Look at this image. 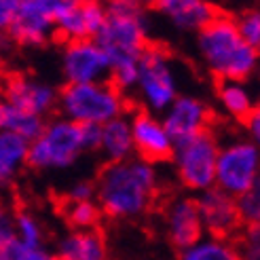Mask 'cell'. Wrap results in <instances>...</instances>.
<instances>
[{"instance_id":"f546056e","label":"cell","mask_w":260,"mask_h":260,"mask_svg":"<svg viewBox=\"0 0 260 260\" xmlns=\"http://www.w3.org/2000/svg\"><path fill=\"white\" fill-rule=\"evenodd\" d=\"M17 241L15 237V212L0 205V252Z\"/></svg>"},{"instance_id":"8fae6325","label":"cell","mask_w":260,"mask_h":260,"mask_svg":"<svg viewBox=\"0 0 260 260\" xmlns=\"http://www.w3.org/2000/svg\"><path fill=\"white\" fill-rule=\"evenodd\" d=\"M203 224V233L212 237H229L233 239L241 231V218L237 212V201L229 192L216 186L199 192L194 199Z\"/></svg>"},{"instance_id":"603a6c76","label":"cell","mask_w":260,"mask_h":260,"mask_svg":"<svg viewBox=\"0 0 260 260\" xmlns=\"http://www.w3.org/2000/svg\"><path fill=\"white\" fill-rule=\"evenodd\" d=\"M216 95L222 112L235 121H245V116L256 108L250 89L243 81H220Z\"/></svg>"},{"instance_id":"ba28073f","label":"cell","mask_w":260,"mask_h":260,"mask_svg":"<svg viewBox=\"0 0 260 260\" xmlns=\"http://www.w3.org/2000/svg\"><path fill=\"white\" fill-rule=\"evenodd\" d=\"M220 144L212 132H203L174 146V167L180 184L188 190L203 192L214 186L216 159Z\"/></svg>"},{"instance_id":"d6986e66","label":"cell","mask_w":260,"mask_h":260,"mask_svg":"<svg viewBox=\"0 0 260 260\" xmlns=\"http://www.w3.org/2000/svg\"><path fill=\"white\" fill-rule=\"evenodd\" d=\"M98 150L106 157L108 163L125 161L134 157V140H132V127L129 119L123 114L119 119H112L100 127V146Z\"/></svg>"},{"instance_id":"8992f818","label":"cell","mask_w":260,"mask_h":260,"mask_svg":"<svg viewBox=\"0 0 260 260\" xmlns=\"http://www.w3.org/2000/svg\"><path fill=\"white\" fill-rule=\"evenodd\" d=\"M134 91L138 93L146 112L159 114L172 106L178 93V72L172 55L163 47H146L138 61V81Z\"/></svg>"},{"instance_id":"7c38bea8","label":"cell","mask_w":260,"mask_h":260,"mask_svg":"<svg viewBox=\"0 0 260 260\" xmlns=\"http://www.w3.org/2000/svg\"><path fill=\"white\" fill-rule=\"evenodd\" d=\"M161 121L176 146L203 132H210L212 110L203 100L194 95H178L172 106L163 112Z\"/></svg>"},{"instance_id":"83f0119b","label":"cell","mask_w":260,"mask_h":260,"mask_svg":"<svg viewBox=\"0 0 260 260\" xmlns=\"http://www.w3.org/2000/svg\"><path fill=\"white\" fill-rule=\"evenodd\" d=\"M0 258L3 260H55V254L49 252L45 245H41V248H25V245L15 241L7 250L0 252Z\"/></svg>"},{"instance_id":"9c48e42d","label":"cell","mask_w":260,"mask_h":260,"mask_svg":"<svg viewBox=\"0 0 260 260\" xmlns=\"http://www.w3.org/2000/svg\"><path fill=\"white\" fill-rule=\"evenodd\" d=\"M72 0H25L17 9L7 34L21 47H41L57 32V19Z\"/></svg>"},{"instance_id":"277c9868","label":"cell","mask_w":260,"mask_h":260,"mask_svg":"<svg viewBox=\"0 0 260 260\" xmlns=\"http://www.w3.org/2000/svg\"><path fill=\"white\" fill-rule=\"evenodd\" d=\"M95 41L106 51L110 63L119 59H138L148 47V19L144 11L125 0H110V5H106V19Z\"/></svg>"},{"instance_id":"4fadbf2b","label":"cell","mask_w":260,"mask_h":260,"mask_svg":"<svg viewBox=\"0 0 260 260\" xmlns=\"http://www.w3.org/2000/svg\"><path fill=\"white\" fill-rule=\"evenodd\" d=\"M129 127H132L134 152H138L140 159H144L152 165L172 159L174 142L170 134H167L161 116L140 110L129 119Z\"/></svg>"},{"instance_id":"484cf974","label":"cell","mask_w":260,"mask_h":260,"mask_svg":"<svg viewBox=\"0 0 260 260\" xmlns=\"http://www.w3.org/2000/svg\"><path fill=\"white\" fill-rule=\"evenodd\" d=\"M235 201H237V212L241 218V224L256 226L260 220V190H258V186L245 190L243 194L235 197Z\"/></svg>"},{"instance_id":"3957f363","label":"cell","mask_w":260,"mask_h":260,"mask_svg":"<svg viewBox=\"0 0 260 260\" xmlns=\"http://www.w3.org/2000/svg\"><path fill=\"white\" fill-rule=\"evenodd\" d=\"M57 108L63 119L76 125L102 127L125 114V95L110 81L66 85L57 91Z\"/></svg>"},{"instance_id":"ffe728a7","label":"cell","mask_w":260,"mask_h":260,"mask_svg":"<svg viewBox=\"0 0 260 260\" xmlns=\"http://www.w3.org/2000/svg\"><path fill=\"white\" fill-rule=\"evenodd\" d=\"M28 144L19 136L0 132V188L9 186L28 165Z\"/></svg>"},{"instance_id":"7402d4cb","label":"cell","mask_w":260,"mask_h":260,"mask_svg":"<svg viewBox=\"0 0 260 260\" xmlns=\"http://www.w3.org/2000/svg\"><path fill=\"white\" fill-rule=\"evenodd\" d=\"M178 260H241L237 243L229 237L203 235L199 241L180 250Z\"/></svg>"},{"instance_id":"30bf717a","label":"cell","mask_w":260,"mask_h":260,"mask_svg":"<svg viewBox=\"0 0 260 260\" xmlns=\"http://www.w3.org/2000/svg\"><path fill=\"white\" fill-rule=\"evenodd\" d=\"M61 74L66 85L102 83L110 76V59L95 38L68 41L61 51Z\"/></svg>"},{"instance_id":"7a4b0ae2","label":"cell","mask_w":260,"mask_h":260,"mask_svg":"<svg viewBox=\"0 0 260 260\" xmlns=\"http://www.w3.org/2000/svg\"><path fill=\"white\" fill-rule=\"evenodd\" d=\"M197 51L220 81H248L258 68V49L250 47L241 38L235 25V17L216 13L214 19L197 32Z\"/></svg>"},{"instance_id":"1f68e13d","label":"cell","mask_w":260,"mask_h":260,"mask_svg":"<svg viewBox=\"0 0 260 260\" xmlns=\"http://www.w3.org/2000/svg\"><path fill=\"white\" fill-rule=\"evenodd\" d=\"M25 3V0H0V30L7 32L9 25L15 17L17 9Z\"/></svg>"},{"instance_id":"44dd1931","label":"cell","mask_w":260,"mask_h":260,"mask_svg":"<svg viewBox=\"0 0 260 260\" xmlns=\"http://www.w3.org/2000/svg\"><path fill=\"white\" fill-rule=\"evenodd\" d=\"M43 127H45V119L13 106L11 102L0 98V132L19 136L25 142H32L43 132Z\"/></svg>"},{"instance_id":"cb8c5ba5","label":"cell","mask_w":260,"mask_h":260,"mask_svg":"<svg viewBox=\"0 0 260 260\" xmlns=\"http://www.w3.org/2000/svg\"><path fill=\"white\" fill-rule=\"evenodd\" d=\"M63 216L74 231H85L98 229L102 212L95 201H66L63 203Z\"/></svg>"},{"instance_id":"9a60e30c","label":"cell","mask_w":260,"mask_h":260,"mask_svg":"<svg viewBox=\"0 0 260 260\" xmlns=\"http://www.w3.org/2000/svg\"><path fill=\"white\" fill-rule=\"evenodd\" d=\"M104 19H106V5H102V0H72L57 19L55 34L66 38V43L95 38Z\"/></svg>"},{"instance_id":"52a82bcc","label":"cell","mask_w":260,"mask_h":260,"mask_svg":"<svg viewBox=\"0 0 260 260\" xmlns=\"http://www.w3.org/2000/svg\"><path fill=\"white\" fill-rule=\"evenodd\" d=\"M260 178V152L252 140H233L220 146L216 159L214 186L239 197L245 190L258 186Z\"/></svg>"},{"instance_id":"2e32d148","label":"cell","mask_w":260,"mask_h":260,"mask_svg":"<svg viewBox=\"0 0 260 260\" xmlns=\"http://www.w3.org/2000/svg\"><path fill=\"white\" fill-rule=\"evenodd\" d=\"M165 233L178 250L203 237V224L199 218L197 203L190 197H176L165 207Z\"/></svg>"},{"instance_id":"f1b7e54d","label":"cell","mask_w":260,"mask_h":260,"mask_svg":"<svg viewBox=\"0 0 260 260\" xmlns=\"http://www.w3.org/2000/svg\"><path fill=\"white\" fill-rule=\"evenodd\" d=\"M241 260H260V231L256 226H245L241 243H237Z\"/></svg>"},{"instance_id":"836d02e7","label":"cell","mask_w":260,"mask_h":260,"mask_svg":"<svg viewBox=\"0 0 260 260\" xmlns=\"http://www.w3.org/2000/svg\"><path fill=\"white\" fill-rule=\"evenodd\" d=\"M11 43H13V41H11V36H9L7 32L0 30V63L7 59L9 51H11Z\"/></svg>"},{"instance_id":"4dcf8cb0","label":"cell","mask_w":260,"mask_h":260,"mask_svg":"<svg viewBox=\"0 0 260 260\" xmlns=\"http://www.w3.org/2000/svg\"><path fill=\"white\" fill-rule=\"evenodd\" d=\"M66 201H95V184L89 180H79L68 188Z\"/></svg>"},{"instance_id":"ac0fdd59","label":"cell","mask_w":260,"mask_h":260,"mask_svg":"<svg viewBox=\"0 0 260 260\" xmlns=\"http://www.w3.org/2000/svg\"><path fill=\"white\" fill-rule=\"evenodd\" d=\"M55 260H108V241L98 229L70 231L59 239Z\"/></svg>"},{"instance_id":"d6a6232c","label":"cell","mask_w":260,"mask_h":260,"mask_svg":"<svg viewBox=\"0 0 260 260\" xmlns=\"http://www.w3.org/2000/svg\"><path fill=\"white\" fill-rule=\"evenodd\" d=\"M243 125H245V129H248L250 140L258 144V140H260V112H258V108H254L248 116H245Z\"/></svg>"},{"instance_id":"5bb4252c","label":"cell","mask_w":260,"mask_h":260,"mask_svg":"<svg viewBox=\"0 0 260 260\" xmlns=\"http://www.w3.org/2000/svg\"><path fill=\"white\" fill-rule=\"evenodd\" d=\"M0 98L21 110H28L36 116H41V119H45L49 112L57 108V89L45 81L23 74L9 76L3 89H0Z\"/></svg>"},{"instance_id":"e0dca14e","label":"cell","mask_w":260,"mask_h":260,"mask_svg":"<svg viewBox=\"0 0 260 260\" xmlns=\"http://www.w3.org/2000/svg\"><path fill=\"white\" fill-rule=\"evenodd\" d=\"M157 11L182 32H199L216 15L210 0H157Z\"/></svg>"},{"instance_id":"d590c367","label":"cell","mask_w":260,"mask_h":260,"mask_svg":"<svg viewBox=\"0 0 260 260\" xmlns=\"http://www.w3.org/2000/svg\"><path fill=\"white\" fill-rule=\"evenodd\" d=\"M0 260H3V258H0Z\"/></svg>"},{"instance_id":"4316f807","label":"cell","mask_w":260,"mask_h":260,"mask_svg":"<svg viewBox=\"0 0 260 260\" xmlns=\"http://www.w3.org/2000/svg\"><path fill=\"white\" fill-rule=\"evenodd\" d=\"M235 25H237V32L241 34V38L250 47H254V49L260 47V13H258V9L243 11L239 17H235Z\"/></svg>"},{"instance_id":"d4e9b609","label":"cell","mask_w":260,"mask_h":260,"mask_svg":"<svg viewBox=\"0 0 260 260\" xmlns=\"http://www.w3.org/2000/svg\"><path fill=\"white\" fill-rule=\"evenodd\" d=\"M15 237L25 248H41L45 243V226L41 218L28 210L15 212Z\"/></svg>"},{"instance_id":"5b68a950","label":"cell","mask_w":260,"mask_h":260,"mask_svg":"<svg viewBox=\"0 0 260 260\" xmlns=\"http://www.w3.org/2000/svg\"><path fill=\"white\" fill-rule=\"evenodd\" d=\"M85 152L83 125L59 116L45 121L43 132L28 144V165L38 172L68 170Z\"/></svg>"},{"instance_id":"6da1fadb","label":"cell","mask_w":260,"mask_h":260,"mask_svg":"<svg viewBox=\"0 0 260 260\" xmlns=\"http://www.w3.org/2000/svg\"><path fill=\"white\" fill-rule=\"evenodd\" d=\"M95 184V203L112 220H136L154 205L159 192V174L152 163L129 157L106 163Z\"/></svg>"},{"instance_id":"e575fe53","label":"cell","mask_w":260,"mask_h":260,"mask_svg":"<svg viewBox=\"0 0 260 260\" xmlns=\"http://www.w3.org/2000/svg\"><path fill=\"white\" fill-rule=\"evenodd\" d=\"M125 3H129V5H134V7H138V9H148V7H154L157 5V0H125Z\"/></svg>"}]
</instances>
